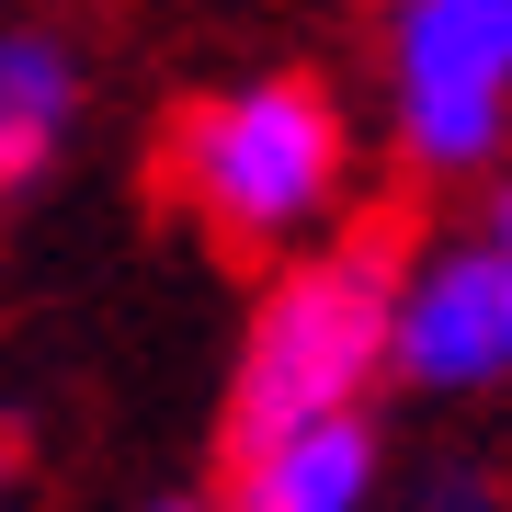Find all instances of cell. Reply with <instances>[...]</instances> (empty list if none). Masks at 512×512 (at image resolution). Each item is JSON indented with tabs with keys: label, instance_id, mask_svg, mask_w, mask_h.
Masks as SVG:
<instances>
[{
	"label": "cell",
	"instance_id": "cell-1",
	"mask_svg": "<svg viewBox=\"0 0 512 512\" xmlns=\"http://www.w3.org/2000/svg\"><path fill=\"white\" fill-rule=\"evenodd\" d=\"M421 239L399 217H365L319 251H296L262 274L251 319H239V365H228V456H274L308 421H342L387 387V342H399V285H410Z\"/></svg>",
	"mask_w": 512,
	"mask_h": 512
},
{
	"label": "cell",
	"instance_id": "cell-2",
	"mask_svg": "<svg viewBox=\"0 0 512 512\" xmlns=\"http://www.w3.org/2000/svg\"><path fill=\"white\" fill-rule=\"evenodd\" d=\"M160 194L239 262H296L353 194V114L319 69H251L217 92L171 103L160 126Z\"/></svg>",
	"mask_w": 512,
	"mask_h": 512
},
{
	"label": "cell",
	"instance_id": "cell-3",
	"mask_svg": "<svg viewBox=\"0 0 512 512\" xmlns=\"http://www.w3.org/2000/svg\"><path fill=\"white\" fill-rule=\"evenodd\" d=\"M387 137L421 183L512 171V0H387Z\"/></svg>",
	"mask_w": 512,
	"mask_h": 512
},
{
	"label": "cell",
	"instance_id": "cell-4",
	"mask_svg": "<svg viewBox=\"0 0 512 512\" xmlns=\"http://www.w3.org/2000/svg\"><path fill=\"white\" fill-rule=\"evenodd\" d=\"M387 387H421V399H490V387H512V262L478 228L421 239V262L399 285Z\"/></svg>",
	"mask_w": 512,
	"mask_h": 512
},
{
	"label": "cell",
	"instance_id": "cell-5",
	"mask_svg": "<svg viewBox=\"0 0 512 512\" xmlns=\"http://www.w3.org/2000/svg\"><path fill=\"white\" fill-rule=\"evenodd\" d=\"M239 501L251 512H387V433L365 410L308 421V433H285L274 456L239 467Z\"/></svg>",
	"mask_w": 512,
	"mask_h": 512
},
{
	"label": "cell",
	"instance_id": "cell-6",
	"mask_svg": "<svg viewBox=\"0 0 512 512\" xmlns=\"http://www.w3.org/2000/svg\"><path fill=\"white\" fill-rule=\"evenodd\" d=\"M69 126H80V57H69V35L12 23V35H0V194L46 183Z\"/></svg>",
	"mask_w": 512,
	"mask_h": 512
},
{
	"label": "cell",
	"instance_id": "cell-7",
	"mask_svg": "<svg viewBox=\"0 0 512 512\" xmlns=\"http://www.w3.org/2000/svg\"><path fill=\"white\" fill-rule=\"evenodd\" d=\"M399 512H512V490H501L490 467H433V478H421Z\"/></svg>",
	"mask_w": 512,
	"mask_h": 512
},
{
	"label": "cell",
	"instance_id": "cell-8",
	"mask_svg": "<svg viewBox=\"0 0 512 512\" xmlns=\"http://www.w3.org/2000/svg\"><path fill=\"white\" fill-rule=\"evenodd\" d=\"M23 478H35V444H23V421H0V512L23 501Z\"/></svg>",
	"mask_w": 512,
	"mask_h": 512
},
{
	"label": "cell",
	"instance_id": "cell-9",
	"mask_svg": "<svg viewBox=\"0 0 512 512\" xmlns=\"http://www.w3.org/2000/svg\"><path fill=\"white\" fill-rule=\"evenodd\" d=\"M478 239H490V251L512 262V171H501V183H490V205H478Z\"/></svg>",
	"mask_w": 512,
	"mask_h": 512
},
{
	"label": "cell",
	"instance_id": "cell-10",
	"mask_svg": "<svg viewBox=\"0 0 512 512\" xmlns=\"http://www.w3.org/2000/svg\"><path fill=\"white\" fill-rule=\"evenodd\" d=\"M137 512H228V501H205V490H160V501H137Z\"/></svg>",
	"mask_w": 512,
	"mask_h": 512
},
{
	"label": "cell",
	"instance_id": "cell-11",
	"mask_svg": "<svg viewBox=\"0 0 512 512\" xmlns=\"http://www.w3.org/2000/svg\"><path fill=\"white\" fill-rule=\"evenodd\" d=\"M228 512H251V501H228Z\"/></svg>",
	"mask_w": 512,
	"mask_h": 512
},
{
	"label": "cell",
	"instance_id": "cell-12",
	"mask_svg": "<svg viewBox=\"0 0 512 512\" xmlns=\"http://www.w3.org/2000/svg\"><path fill=\"white\" fill-rule=\"evenodd\" d=\"M0 205H12V194H0Z\"/></svg>",
	"mask_w": 512,
	"mask_h": 512
}]
</instances>
